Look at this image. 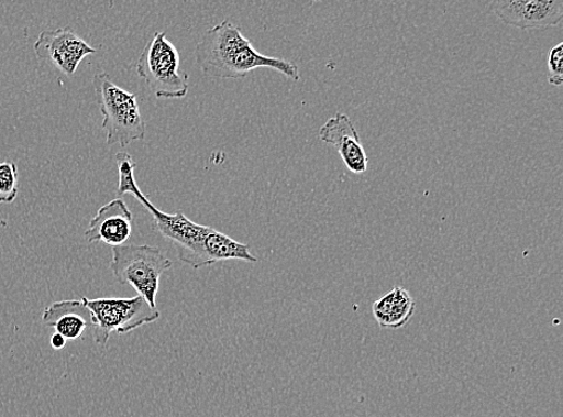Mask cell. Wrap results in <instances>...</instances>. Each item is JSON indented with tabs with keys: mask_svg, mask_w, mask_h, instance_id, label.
Segmentation results:
<instances>
[{
	"mask_svg": "<svg viewBox=\"0 0 563 417\" xmlns=\"http://www.w3.org/2000/svg\"><path fill=\"white\" fill-rule=\"evenodd\" d=\"M115 161L118 174H120L118 198H122L125 194L133 195L146 208L153 217V229L175 245L180 262L195 270L228 262V260L252 264L258 262L252 253L251 245L238 242L213 228L195 223L181 211L175 215L161 211L137 186L135 179L137 164L133 156L126 152H118Z\"/></svg>",
	"mask_w": 563,
	"mask_h": 417,
	"instance_id": "cell-1",
	"label": "cell"
},
{
	"mask_svg": "<svg viewBox=\"0 0 563 417\" xmlns=\"http://www.w3.org/2000/svg\"><path fill=\"white\" fill-rule=\"evenodd\" d=\"M195 63L207 77L243 78L256 69H272L299 81L296 64L261 55L239 25L229 19L205 32L195 47Z\"/></svg>",
	"mask_w": 563,
	"mask_h": 417,
	"instance_id": "cell-2",
	"label": "cell"
},
{
	"mask_svg": "<svg viewBox=\"0 0 563 417\" xmlns=\"http://www.w3.org/2000/svg\"><path fill=\"white\" fill-rule=\"evenodd\" d=\"M93 85L108 145L125 147L131 142L145 139L147 125L140 111L137 96L115 85L108 73H97Z\"/></svg>",
	"mask_w": 563,
	"mask_h": 417,
	"instance_id": "cell-3",
	"label": "cell"
},
{
	"mask_svg": "<svg viewBox=\"0 0 563 417\" xmlns=\"http://www.w3.org/2000/svg\"><path fill=\"white\" fill-rule=\"evenodd\" d=\"M174 266L158 246L148 244H123L112 246L110 268L118 283L133 286L139 296L156 309V296L161 279Z\"/></svg>",
	"mask_w": 563,
	"mask_h": 417,
	"instance_id": "cell-4",
	"label": "cell"
},
{
	"mask_svg": "<svg viewBox=\"0 0 563 417\" xmlns=\"http://www.w3.org/2000/svg\"><path fill=\"white\" fill-rule=\"evenodd\" d=\"M180 56L165 32H155L142 50L136 72L156 99H183L189 94V75L179 73Z\"/></svg>",
	"mask_w": 563,
	"mask_h": 417,
	"instance_id": "cell-5",
	"label": "cell"
},
{
	"mask_svg": "<svg viewBox=\"0 0 563 417\" xmlns=\"http://www.w3.org/2000/svg\"><path fill=\"white\" fill-rule=\"evenodd\" d=\"M82 303L89 309L95 321V341L100 347H107L113 332L125 334L142 326L161 319V311L153 309L145 298H97L82 297Z\"/></svg>",
	"mask_w": 563,
	"mask_h": 417,
	"instance_id": "cell-6",
	"label": "cell"
},
{
	"mask_svg": "<svg viewBox=\"0 0 563 417\" xmlns=\"http://www.w3.org/2000/svg\"><path fill=\"white\" fill-rule=\"evenodd\" d=\"M97 51L69 28L44 31L34 44L37 59L55 65L67 76H73L81 62Z\"/></svg>",
	"mask_w": 563,
	"mask_h": 417,
	"instance_id": "cell-7",
	"label": "cell"
},
{
	"mask_svg": "<svg viewBox=\"0 0 563 417\" xmlns=\"http://www.w3.org/2000/svg\"><path fill=\"white\" fill-rule=\"evenodd\" d=\"M494 14L521 30H542L563 19V0H494Z\"/></svg>",
	"mask_w": 563,
	"mask_h": 417,
	"instance_id": "cell-8",
	"label": "cell"
},
{
	"mask_svg": "<svg viewBox=\"0 0 563 417\" xmlns=\"http://www.w3.org/2000/svg\"><path fill=\"white\" fill-rule=\"evenodd\" d=\"M319 136L339 152L352 174L362 175L368 171V155L347 114L336 112L321 127Z\"/></svg>",
	"mask_w": 563,
	"mask_h": 417,
	"instance_id": "cell-9",
	"label": "cell"
},
{
	"mask_svg": "<svg viewBox=\"0 0 563 417\" xmlns=\"http://www.w3.org/2000/svg\"><path fill=\"white\" fill-rule=\"evenodd\" d=\"M133 221L134 216L125 201L117 198L99 208L97 216L90 220L85 238L89 243L123 245L133 233Z\"/></svg>",
	"mask_w": 563,
	"mask_h": 417,
	"instance_id": "cell-10",
	"label": "cell"
},
{
	"mask_svg": "<svg viewBox=\"0 0 563 417\" xmlns=\"http://www.w3.org/2000/svg\"><path fill=\"white\" fill-rule=\"evenodd\" d=\"M43 322L68 341H77L89 329L95 330L93 317L78 299H64L44 310Z\"/></svg>",
	"mask_w": 563,
	"mask_h": 417,
	"instance_id": "cell-11",
	"label": "cell"
},
{
	"mask_svg": "<svg viewBox=\"0 0 563 417\" xmlns=\"http://www.w3.org/2000/svg\"><path fill=\"white\" fill-rule=\"evenodd\" d=\"M416 311V301L412 295L396 286L373 305L374 318L382 329L399 330L408 325Z\"/></svg>",
	"mask_w": 563,
	"mask_h": 417,
	"instance_id": "cell-12",
	"label": "cell"
},
{
	"mask_svg": "<svg viewBox=\"0 0 563 417\" xmlns=\"http://www.w3.org/2000/svg\"><path fill=\"white\" fill-rule=\"evenodd\" d=\"M19 195V171L14 162L0 163V204L14 202Z\"/></svg>",
	"mask_w": 563,
	"mask_h": 417,
	"instance_id": "cell-13",
	"label": "cell"
},
{
	"mask_svg": "<svg viewBox=\"0 0 563 417\" xmlns=\"http://www.w3.org/2000/svg\"><path fill=\"white\" fill-rule=\"evenodd\" d=\"M549 84L561 87L563 84V44L560 43L550 50L548 57Z\"/></svg>",
	"mask_w": 563,
	"mask_h": 417,
	"instance_id": "cell-14",
	"label": "cell"
},
{
	"mask_svg": "<svg viewBox=\"0 0 563 417\" xmlns=\"http://www.w3.org/2000/svg\"><path fill=\"white\" fill-rule=\"evenodd\" d=\"M51 345L55 350H62L65 345H67V340L58 333L52 334L51 337Z\"/></svg>",
	"mask_w": 563,
	"mask_h": 417,
	"instance_id": "cell-15",
	"label": "cell"
}]
</instances>
